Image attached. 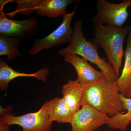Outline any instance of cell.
I'll return each mask as SVG.
<instances>
[{"mask_svg": "<svg viewBox=\"0 0 131 131\" xmlns=\"http://www.w3.org/2000/svg\"><path fill=\"white\" fill-rule=\"evenodd\" d=\"M82 84V106L88 105L110 117L125 111L120 97L117 81H110L104 76L94 82Z\"/></svg>", "mask_w": 131, "mask_h": 131, "instance_id": "6da1fadb", "label": "cell"}, {"mask_svg": "<svg viewBox=\"0 0 131 131\" xmlns=\"http://www.w3.org/2000/svg\"><path fill=\"white\" fill-rule=\"evenodd\" d=\"M82 19H79L75 21L70 43L67 47L59 50V54L63 56L67 55L80 56L97 66L108 80L110 81H117L119 77L112 66L106 62L105 58H101L98 54V46L92 41L85 38L82 30Z\"/></svg>", "mask_w": 131, "mask_h": 131, "instance_id": "7a4b0ae2", "label": "cell"}, {"mask_svg": "<svg viewBox=\"0 0 131 131\" xmlns=\"http://www.w3.org/2000/svg\"><path fill=\"white\" fill-rule=\"evenodd\" d=\"M131 26L118 27L114 26L94 23V37L92 42L103 48L109 63L112 66L115 73L119 77V71L125 54L123 43Z\"/></svg>", "mask_w": 131, "mask_h": 131, "instance_id": "3957f363", "label": "cell"}, {"mask_svg": "<svg viewBox=\"0 0 131 131\" xmlns=\"http://www.w3.org/2000/svg\"><path fill=\"white\" fill-rule=\"evenodd\" d=\"M0 121L10 126L18 125L20 131H51L52 122L49 119L46 102L37 112L19 116L10 112L1 116Z\"/></svg>", "mask_w": 131, "mask_h": 131, "instance_id": "277c9868", "label": "cell"}, {"mask_svg": "<svg viewBox=\"0 0 131 131\" xmlns=\"http://www.w3.org/2000/svg\"><path fill=\"white\" fill-rule=\"evenodd\" d=\"M96 6V14L91 19L94 23L122 27L129 16L127 9L131 7V0H125L118 4L98 0Z\"/></svg>", "mask_w": 131, "mask_h": 131, "instance_id": "5b68a950", "label": "cell"}, {"mask_svg": "<svg viewBox=\"0 0 131 131\" xmlns=\"http://www.w3.org/2000/svg\"><path fill=\"white\" fill-rule=\"evenodd\" d=\"M77 5V3L76 4L74 9L71 13L64 15L62 24L53 32L43 38L34 40L33 45L28 54L34 56L44 49H50L62 43H70L74 32V30L71 27V23Z\"/></svg>", "mask_w": 131, "mask_h": 131, "instance_id": "8992f818", "label": "cell"}, {"mask_svg": "<svg viewBox=\"0 0 131 131\" xmlns=\"http://www.w3.org/2000/svg\"><path fill=\"white\" fill-rule=\"evenodd\" d=\"M109 116L88 105L73 115L70 124L71 131H94L106 124Z\"/></svg>", "mask_w": 131, "mask_h": 131, "instance_id": "52a82bcc", "label": "cell"}, {"mask_svg": "<svg viewBox=\"0 0 131 131\" xmlns=\"http://www.w3.org/2000/svg\"><path fill=\"white\" fill-rule=\"evenodd\" d=\"M38 22L35 18L22 20L8 19L2 11L0 14V34L5 37H15L21 39L34 32Z\"/></svg>", "mask_w": 131, "mask_h": 131, "instance_id": "ba28073f", "label": "cell"}, {"mask_svg": "<svg viewBox=\"0 0 131 131\" xmlns=\"http://www.w3.org/2000/svg\"><path fill=\"white\" fill-rule=\"evenodd\" d=\"M64 60L73 65L76 71L77 80L82 84H87L97 81L104 76L102 71L96 70L88 61L78 56L67 55Z\"/></svg>", "mask_w": 131, "mask_h": 131, "instance_id": "9c48e42d", "label": "cell"}, {"mask_svg": "<svg viewBox=\"0 0 131 131\" xmlns=\"http://www.w3.org/2000/svg\"><path fill=\"white\" fill-rule=\"evenodd\" d=\"M49 71L47 68L40 69L34 73H26L16 71L11 68L2 58L0 59V89L4 91L7 89L9 82L19 77H33L47 82Z\"/></svg>", "mask_w": 131, "mask_h": 131, "instance_id": "30bf717a", "label": "cell"}, {"mask_svg": "<svg viewBox=\"0 0 131 131\" xmlns=\"http://www.w3.org/2000/svg\"><path fill=\"white\" fill-rule=\"evenodd\" d=\"M62 93L63 98L73 114L80 110L83 98L82 84L77 80H69L63 86Z\"/></svg>", "mask_w": 131, "mask_h": 131, "instance_id": "8fae6325", "label": "cell"}, {"mask_svg": "<svg viewBox=\"0 0 131 131\" xmlns=\"http://www.w3.org/2000/svg\"><path fill=\"white\" fill-rule=\"evenodd\" d=\"M46 103L49 119L52 122L70 124L73 114L63 97L53 98Z\"/></svg>", "mask_w": 131, "mask_h": 131, "instance_id": "7c38bea8", "label": "cell"}, {"mask_svg": "<svg viewBox=\"0 0 131 131\" xmlns=\"http://www.w3.org/2000/svg\"><path fill=\"white\" fill-rule=\"evenodd\" d=\"M74 2L73 0H42L35 12L40 16L57 18L67 13V7Z\"/></svg>", "mask_w": 131, "mask_h": 131, "instance_id": "4fadbf2b", "label": "cell"}, {"mask_svg": "<svg viewBox=\"0 0 131 131\" xmlns=\"http://www.w3.org/2000/svg\"><path fill=\"white\" fill-rule=\"evenodd\" d=\"M125 61L121 75L117 81L120 93L124 95L131 86V26L126 40Z\"/></svg>", "mask_w": 131, "mask_h": 131, "instance_id": "5bb4252c", "label": "cell"}, {"mask_svg": "<svg viewBox=\"0 0 131 131\" xmlns=\"http://www.w3.org/2000/svg\"><path fill=\"white\" fill-rule=\"evenodd\" d=\"M120 97L127 112L119 113L109 117L106 125L112 129L125 131L131 122V98H127L121 94Z\"/></svg>", "mask_w": 131, "mask_h": 131, "instance_id": "9a60e30c", "label": "cell"}, {"mask_svg": "<svg viewBox=\"0 0 131 131\" xmlns=\"http://www.w3.org/2000/svg\"><path fill=\"white\" fill-rule=\"evenodd\" d=\"M20 39L15 37H5L0 36V56H7L8 60L22 56L18 50Z\"/></svg>", "mask_w": 131, "mask_h": 131, "instance_id": "2e32d148", "label": "cell"}, {"mask_svg": "<svg viewBox=\"0 0 131 131\" xmlns=\"http://www.w3.org/2000/svg\"><path fill=\"white\" fill-rule=\"evenodd\" d=\"M42 0H16L12 2L17 3V7L14 12L6 15L9 17H13L17 14L30 15L35 12L38 6Z\"/></svg>", "mask_w": 131, "mask_h": 131, "instance_id": "e0dca14e", "label": "cell"}, {"mask_svg": "<svg viewBox=\"0 0 131 131\" xmlns=\"http://www.w3.org/2000/svg\"><path fill=\"white\" fill-rule=\"evenodd\" d=\"M13 108L11 106L7 107L6 108H4L1 106V116L7 113L10 112L12 111Z\"/></svg>", "mask_w": 131, "mask_h": 131, "instance_id": "ac0fdd59", "label": "cell"}, {"mask_svg": "<svg viewBox=\"0 0 131 131\" xmlns=\"http://www.w3.org/2000/svg\"><path fill=\"white\" fill-rule=\"evenodd\" d=\"M9 127L4 122L0 121V131H9Z\"/></svg>", "mask_w": 131, "mask_h": 131, "instance_id": "d6986e66", "label": "cell"}, {"mask_svg": "<svg viewBox=\"0 0 131 131\" xmlns=\"http://www.w3.org/2000/svg\"><path fill=\"white\" fill-rule=\"evenodd\" d=\"M124 96L127 98H131V86L128 91H127L126 93L125 94Z\"/></svg>", "mask_w": 131, "mask_h": 131, "instance_id": "ffe728a7", "label": "cell"}]
</instances>
